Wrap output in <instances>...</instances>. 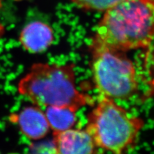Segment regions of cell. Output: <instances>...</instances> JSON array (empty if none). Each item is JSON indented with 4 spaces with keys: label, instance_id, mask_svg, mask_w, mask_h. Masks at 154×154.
<instances>
[{
    "label": "cell",
    "instance_id": "cell-1",
    "mask_svg": "<svg viewBox=\"0 0 154 154\" xmlns=\"http://www.w3.org/2000/svg\"><path fill=\"white\" fill-rule=\"evenodd\" d=\"M153 23V0H123L105 12L93 42L124 52L148 48Z\"/></svg>",
    "mask_w": 154,
    "mask_h": 154
},
{
    "label": "cell",
    "instance_id": "cell-2",
    "mask_svg": "<svg viewBox=\"0 0 154 154\" xmlns=\"http://www.w3.org/2000/svg\"><path fill=\"white\" fill-rule=\"evenodd\" d=\"M18 91L38 107H67L77 111L94 103L76 88L73 64H34L19 81Z\"/></svg>",
    "mask_w": 154,
    "mask_h": 154
},
{
    "label": "cell",
    "instance_id": "cell-3",
    "mask_svg": "<svg viewBox=\"0 0 154 154\" xmlns=\"http://www.w3.org/2000/svg\"><path fill=\"white\" fill-rule=\"evenodd\" d=\"M144 125L141 118L128 113L114 100L100 96L88 115L85 131L94 146L112 154H125L133 147Z\"/></svg>",
    "mask_w": 154,
    "mask_h": 154
},
{
    "label": "cell",
    "instance_id": "cell-4",
    "mask_svg": "<svg viewBox=\"0 0 154 154\" xmlns=\"http://www.w3.org/2000/svg\"><path fill=\"white\" fill-rule=\"evenodd\" d=\"M93 79L100 96L126 100L137 93L138 82L133 62L124 51L92 43Z\"/></svg>",
    "mask_w": 154,
    "mask_h": 154
},
{
    "label": "cell",
    "instance_id": "cell-5",
    "mask_svg": "<svg viewBox=\"0 0 154 154\" xmlns=\"http://www.w3.org/2000/svg\"><path fill=\"white\" fill-rule=\"evenodd\" d=\"M57 154H93L94 144L86 131L69 129L54 134Z\"/></svg>",
    "mask_w": 154,
    "mask_h": 154
},
{
    "label": "cell",
    "instance_id": "cell-6",
    "mask_svg": "<svg viewBox=\"0 0 154 154\" xmlns=\"http://www.w3.org/2000/svg\"><path fill=\"white\" fill-rule=\"evenodd\" d=\"M11 119L18 125L25 136L33 140L45 137L50 129L45 114L36 105L24 108L12 115Z\"/></svg>",
    "mask_w": 154,
    "mask_h": 154
},
{
    "label": "cell",
    "instance_id": "cell-7",
    "mask_svg": "<svg viewBox=\"0 0 154 154\" xmlns=\"http://www.w3.org/2000/svg\"><path fill=\"white\" fill-rule=\"evenodd\" d=\"M19 40L25 49L32 54L46 50L54 41L51 28L41 21L29 23L23 29Z\"/></svg>",
    "mask_w": 154,
    "mask_h": 154
},
{
    "label": "cell",
    "instance_id": "cell-8",
    "mask_svg": "<svg viewBox=\"0 0 154 154\" xmlns=\"http://www.w3.org/2000/svg\"><path fill=\"white\" fill-rule=\"evenodd\" d=\"M45 115L53 133L56 134L72 128L76 122V110L67 107H47Z\"/></svg>",
    "mask_w": 154,
    "mask_h": 154
},
{
    "label": "cell",
    "instance_id": "cell-9",
    "mask_svg": "<svg viewBox=\"0 0 154 154\" xmlns=\"http://www.w3.org/2000/svg\"><path fill=\"white\" fill-rule=\"evenodd\" d=\"M78 7L100 12H105L123 0H71Z\"/></svg>",
    "mask_w": 154,
    "mask_h": 154
},
{
    "label": "cell",
    "instance_id": "cell-10",
    "mask_svg": "<svg viewBox=\"0 0 154 154\" xmlns=\"http://www.w3.org/2000/svg\"><path fill=\"white\" fill-rule=\"evenodd\" d=\"M3 32H4V28H3V27L2 25H0V37H1V36L2 35Z\"/></svg>",
    "mask_w": 154,
    "mask_h": 154
}]
</instances>
